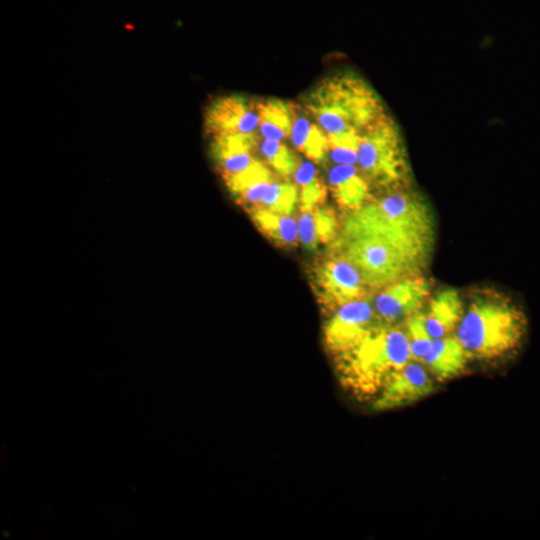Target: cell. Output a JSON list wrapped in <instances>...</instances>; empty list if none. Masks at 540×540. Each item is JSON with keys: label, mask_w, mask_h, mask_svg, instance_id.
I'll use <instances>...</instances> for the list:
<instances>
[{"label": "cell", "mask_w": 540, "mask_h": 540, "mask_svg": "<svg viewBox=\"0 0 540 540\" xmlns=\"http://www.w3.org/2000/svg\"><path fill=\"white\" fill-rule=\"evenodd\" d=\"M464 309L463 299L457 289L446 288L430 296L423 317L432 338L454 334Z\"/></svg>", "instance_id": "obj_13"}, {"label": "cell", "mask_w": 540, "mask_h": 540, "mask_svg": "<svg viewBox=\"0 0 540 540\" xmlns=\"http://www.w3.org/2000/svg\"><path fill=\"white\" fill-rule=\"evenodd\" d=\"M470 356L455 334L436 338L422 364L438 382L454 379L467 368Z\"/></svg>", "instance_id": "obj_14"}, {"label": "cell", "mask_w": 540, "mask_h": 540, "mask_svg": "<svg viewBox=\"0 0 540 540\" xmlns=\"http://www.w3.org/2000/svg\"><path fill=\"white\" fill-rule=\"evenodd\" d=\"M259 115L258 134L262 139L290 138L292 128L291 101L278 98L257 99Z\"/></svg>", "instance_id": "obj_17"}, {"label": "cell", "mask_w": 540, "mask_h": 540, "mask_svg": "<svg viewBox=\"0 0 540 540\" xmlns=\"http://www.w3.org/2000/svg\"><path fill=\"white\" fill-rule=\"evenodd\" d=\"M402 324L409 341L411 360L422 363L434 341L426 328L423 311L409 316Z\"/></svg>", "instance_id": "obj_22"}, {"label": "cell", "mask_w": 540, "mask_h": 540, "mask_svg": "<svg viewBox=\"0 0 540 540\" xmlns=\"http://www.w3.org/2000/svg\"><path fill=\"white\" fill-rule=\"evenodd\" d=\"M257 229L278 246H296L298 239L297 220L290 215L279 214L265 208L247 212Z\"/></svg>", "instance_id": "obj_18"}, {"label": "cell", "mask_w": 540, "mask_h": 540, "mask_svg": "<svg viewBox=\"0 0 540 540\" xmlns=\"http://www.w3.org/2000/svg\"><path fill=\"white\" fill-rule=\"evenodd\" d=\"M292 128L290 139L294 147L315 164L328 158L329 142L324 130L307 114L303 107L291 102Z\"/></svg>", "instance_id": "obj_15"}, {"label": "cell", "mask_w": 540, "mask_h": 540, "mask_svg": "<svg viewBox=\"0 0 540 540\" xmlns=\"http://www.w3.org/2000/svg\"><path fill=\"white\" fill-rule=\"evenodd\" d=\"M327 186L336 205L349 214L374 196L372 187L357 165L335 164L327 172Z\"/></svg>", "instance_id": "obj_12"}, {"label": "cell", "mask_w": 540, "mask_h": 540, "mask_svg": "<svg viewBox=\"0 0 540 540\" xmlns=\"http://www.w3.org/2000/svg\"><path fill=\"white\" fill-rule=\"evenodd\" d=\"M431 289L432 280L423 274L396 281L375 292L372 297L375 312L384 324H401L422 311L431 296Z\"/></svg>", "instance_id": "obj_9"}, {"label": "cell", "mask_w": 540, "mask_h": 540, "mask_svg": "<svg viewBox=\"0 0 540 540\" xmlns=\"http://www.w3.org/2000/svg\"><path fill=\"white\" fill-rule=\"evenodd\" d=\"M435 381L422 363L410 360L386 380L376 394L372 408L385 411L415 403L435 391Z\"/></svg>", "instance_id": "obj_11"}, {"label": "cell", "mask_w": 540, "mask_h": 540, "mask_svg": "<svg viewBox=\"0 0 540 540\" xmlns=\"http://www.w3.org/2000/svg\"><path fill=\"white\" fill-rule=\"evenodd\" d=\"M298 203L296 184L290 182V179L274 177L262 198L260 207L279 214L291 215Z\"/></svg>", "instance_id": "obj_21"}, {"label": "cell", "mask_w": 540, "mask_h": 540, "mask_svg": "<svg viewBox=\"0 0 540 540\" xmlns=\"http://www.w3.org/2000/svg\"><path fill=\"white\" fill-rule=\"evenodd\" d=\"M341 228L382 237L428 264L435 241V221L425 199L408 188L380 192L347 214Z\"/></svg>", "instance_id": "obj_1"}, {"label": "cell", "mask_w": 540, "mask_h": 540, "mask_svg": "<svg viewBox=\"0 0 540 540\" xmlns=\"http://www.w3.org/2000/svg\"><path fill=\"white\" fill-rule=\"evenodd\" d=\"M309 276L318 303L330 314L348 302L374 294L359 270L349 260L331 251L313 263Z\"/></svg>", "instance_id": "obj_7"}, {"label": "cell", "mask_w": 540, "mask_h": 540, "mask_svg": "<svg viewBox=\"0 0 540 540\" xmlns=\"http://www.w3.org/2000/svg\"><path fill=\"white\" fill-rule=\"evenodd\" d=\"M301 106L324 130L328 140L360 135L386 115L377 93L361 77L350 72L320 79L303 96Z\"/></svg>", "instance_id": "obj_3"}, {"label": "cell", "mask_w": 540, "mask_h": 540, "mask_svg": "<svg viewBox=\"0 0 540 540\" xmlns=\"http://www.w3.org/2000/svg\"><path fill=\"white\" fill-rule=\"evenodd\" d=\"M403 324H382L355 348L336 359L343 381L355 392L378 393L386 380L410 361Z\"/></svg>", "instance_id": "obj_4"}, {"label": "cell", "mask_w": 540, "mask_h": 540, "mask_svg": "<svg viewBox=\"0 0 540 540\" xmlns=\"http://www.w3.org/2000/svg\"><path fill=\"white\" fill-rule=\"evenodd\" d=\"M311 161H302L293 175L298 188L300 211H311L324 205L328 186Z\"/></svg>", "instance_id": "obj_19"}, {"label": "cell", "mask_w": 540, "mask_h": 540, "mask_svg": "<svg viewBox=\"0 0 540 540\" xmlns=\"http://www.w3.org/2000/svg\"><path fill=\"white\" fill-rule=\"evenodd\" d=\"M331 252L349 260L375 293L385 286L423 274L425 265L394 243L366 232L341 228Z\"/></svg>", "instance_id": "obj_5"}, {"label": "cell", "mask_w": 540, "mask_h": 540, "mask_svg": "<svg viewBox=\"0 0 540 540\" xmlns=\"http://www.w3.org/2000/svg\"><path fill=\"white\" fill-rule=\"evenodd\" d=\"M298 239L308 251L331 245L338 237L341 224L335 211L326 205L311 211H300L297 219Z\"/></svg>", "instance_id": "obj_16"}, {"label": "cell", "mask_w": 540, "mask_h": 540, "mask_svg": "<svg viewBox=\"0 0 540 540\" xmlns=\"http://www.w3.org/2000/svg\"><path fill=\"white\" fill-rule=\"evenodd\" d=\"M528 328L524 310L507 294L490 287L475 289L455 335L471 359L495 361L522 346Z\"/></svg>", "instance_id": "obj_2"}, {"label": "cell", "mask_w": 540, "mask_h": 540, "mask_svg": "<svg viewBox=\"0 0 540 540\" xmlns=\"http://www.w3.org/2000/svg\"><path fill=\"white\" fill-rule=\"evenodd\" d=\"M258 148L267 166L279 177L290 179L301 163L297 155L281 140L262 139Z\"/></svg>", "instance_id": "obj_20"}, {"label": "cell", "mask_w": 540, "mask_h": 540, "mask_svg": "<svg viewBox=\"0 0 540 540\" xmlns=\"http://www.w3.org/2000/svg\"><path fill=\"white\" fill-rule=\"evenodd\" d=\"M382 324L375 312L372 296L348 302L333 311L325 323L326 348L336 360Z\"/></svg>", "instance_id": "obj_8"}, {"label": "cell", "mask_w": 540, "mask_h": 540, "mask_svg": "<svg viewBox=\"0 0 540 540\" xmlns=\"http://www.w3.org/2000/svg\"><path fill=\"white\" fill-rule=\"evenodd\" d=\"M205 125L212 138L259 136L257 99L239 94L219 97L207 108Z\"/></svg>", "instance_id": "obj_10"}, {"label": "cell", "mask_w": 540, "mask_h": 540, "mask_svg": "<svg viewBox=\"0 0 540 540\" xmlns=\"http://www.w3.org/2000/svg\"><path fill=\"white\" fill-rule=\"evenodd\" d=\"M357 166L379 193L410 187L408 155L399 129L388 114L360 134Z\"/></svg>", "instance_id": "obj_6"}]
</instances>
